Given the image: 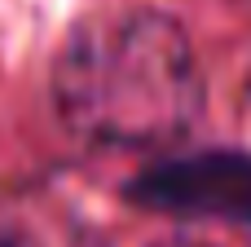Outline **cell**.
<instances>
[{
  "mask_svg": "<svg viewBox=\"0 0 251 247\" xmlns=\"http://www.w3.org/2000/svg\"><path fill=\"white\" fill-rule=\"evenodd\" d=\"M62 119L101 146H168L203 115V80L185 31L154 9L97 13L53 62Z\"/></svg>",
  "mask_w": 251,
  "mask_h": 247,
  "instance_id": "obj_1",
  "label": "cell"
},
{
  "mask_svg": "<svg viewBox=\"0 0 251 247\" xmlns=\"http://www.w3.org/2000/svg\"><path fill=\"white\" fill-rule=\"evenodd\" d=\"M137 208L185 217V221H225L251 230V155L247 150H194L141 168L128 190Z\"/></svg>",
  "mask_w": 251,
  "mask_h": 247,
  "instance_id": "obj_2",
  "label": "cell"
},
{
  "mask_svg": "<svg viewBox=\"0 0 251 247\" xmlns=\"http://www.w3.org/2000/svg\"><path fill=\"white\" fill-rule=\"evenodd\" d=\"M0 247H13V243H9V239H4V234H0Z\"/></svg>",
  "mask_w": 251,
  "mask_h": 247,
  "instance_id": "obj_4",
  "label": "cell"
},
{
  "mask_svg": "<svg viewBox=\"0 0 251 247\" xmlns=\"http://www.w3.org/2000/svg\"><path fill=\"white\" fill-rule=\"evenodd\" d=\"M163 247H203V243H163Z\"/></svg>",
  "mask_w": 251,
  "mask_h": 247,
  "instance_id": "obj_3",
  "label": "cell"
}]
</instances>
